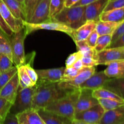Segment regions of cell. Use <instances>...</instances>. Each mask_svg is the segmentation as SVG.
I'll return each instance as SVG.
<instances>
[{"label": "cell", "instance_id": "42", "mask_svg": "<svg viewBox=\"0 0 124 124\" xmlns=\"http://www.w3.org/2000/svg\"><path fill=\"white\" fill-rule=\"evenodd\" d=\"M80 58H81V56L78 52L70 54L65 60V67H71L74 63Z\"/></svg>", "mask_w": 124, "mask_h": 124}, {"label": "cell", "instance_id": "17", "mask_svg": "<svg viewBox=\"0 0 124 124\" xmlns=\"http://www.w3.org/2000/svg\"><path fill=\"white\" fill-rule=\"evenodd\" d=\"M124 121V105L105 111L98 124H121Z\"/></svg>", "mask_w": 124, "mask_h": 124}, {"label": "cell", "instance_id": "19", "mask_svg": "<svg viewBox=\"0 0 124 124\" xmlns=\"http://www.w3.org/2000/svg\"><path fill=\"white\" fill-rule=\"evenodd\" d=\"M19 124H45L36 110L30 108L16 115Z\"/></svg>", "mask_w": 124, "mask_h": 124}, {"label": "cell", "instance_id": "52", "mask_svg": "<svg viewBox=\"0 0 124 124\" xmlns=\"http://www.w3.org/2000/svg\"><path fill=\"white\" fill-rule=\"evenodd\" d=\"M4 118H2V117H0V124H2V121H3Z\"/></svg>", "mask_w": 124, "mask_h": 124}, {"label": "cell", "instance_id": "2", "mask_svg": "<svg viewBox=\"0 0 124 124\" xmlns=\"http://www.w3.org/2000/svg\"><path fill=\"white\" fill-rule=\"evenodd\" d=\"M80 92V88L70 90L66 95L52 102L43 109L73 121L75 114V105Z\"/></svg>", "mask_w": 124, "mask_h": 124}, {"label": "cell", "instance_id": "36", "mask_svg": "<svg viewBox=\"0 0 124 124\" xmlns=\"http://www.w3.org/2000/svg\"><path fill=\"white\" fill-rule=\"evenodd\" d=\"M13 62L12 59L4 54H0V73L9 70L12 67Z\"/></svg>", "mask_w": 124, "mask_h": 124}, {"label": "cell", "instance_id": "54", "mask_svg": "<svg viewBox=\"0 0 124 124\" xmlns=\"http://www.w3.org/2000/svg\"><path fill=\"white\" fill-rule=\"evenodd\" d=\"M124 124V122H122V124Z\"/></svg>", "mask_w": 124, "mask_h": 124}, {"label": "cell", "instance_id": "40", "mask_svg": "<svg viewBox=\"0 0 124 124\" xmlns=\"http://www.w3.org/2000/svg\"><path fill=\"white\" fill-rule=\"evenodd\" d=\"M99 38V35H98V32L96 30H94L92 31L90 33V35L88 36V37L86 39L85 41L87 42V44L91 47L92 48H94L96 44L97 41Z\"/></svg>", "mask_w": 124, "mask_h": 124}, {"label": "cell", "instance_id": "39", "mask_svg": "<svg viewBox=\"0 0 124 124\" xmlns=\"http://www.w3.org/2000/svg\"><path fill=\"white\" fill-rule=\"evenodd\" d=\"M84 67H93L99 65L98 60L91 57H81Z\"/></svg>", "mask_w": 124, "mask_h": 124}, {"label": "cell", "instance_id": "5", "mask_svg": "<svg viewBox=\"0 0 124 124\" xmlns=\"http://www.w3.org/2000/svg\"><path fill=\"white\" fill-rule=\"evenodd\" d=\"M27 36L24 27L18 32L14 33L8 38L11 44L12 58L15 66L23 65L26 62V56L24 50V40Z\"/></svg>", "mask_w": 124, "mask_h": 124}, {"label": "cell", "instance_id": "6", "mask_svg": "<svg viewBox=\"0 0 124 124\" xmlns=\"http://www.w3.org/2000/svg\"><path fill=\"white\" fill-rule=\"evenodd\" d=\"M24 25L27 35L36 30H47L61 31L71 36L73 31V30L69 26L54 19H50L47 21L39 24H32V23L24 21Z\"/></svg>", "mask_w": 124, "mask_h": 124}, {"label": "cell", "instance_id": "14", "mask_svg": "<svg viewBox=\"0 0 124 124\" xmlns=\"http://www.w3.org/2000/svg\"><path fill=\"white\" fill-rule=\"evenodd\" d=\"M50 0H41L35 8L28 23L39 24L50 20Z\"/></svg>", "mask_w": 124, "mask_h": 124}, {"label": "cell", "instance_id": "47", "mask_svg": "<svg viewBox=\"0 0 124 124\" xmlns=\"http://www.w3.org/2000/svg\"><path fill=\"white\" fill-rule=\"evenodd\" d=\"M79 0H64V7L70 8L73 7L77 3Z\"/></svg>", "mask_w": 124, "mask_h": 124}, {"label": "cell", "instance_id": "32", "mask_svg": "<svg viewBox=\"0 0 124 124\" xmlns=\"http://www.w3.org/2000/svg\"><path fill=\"white\" fill-rule=\"evenodd\" d=\"M112 41V35H105L99 36L96 44L94 47L96 52H101L108 48Z\"/></svg>", "mask_w": 124, "mask_h": 124}, {"label": "cell", "instance_id": "49", "mask_svg": "<svg viewBox=\"0 0 124 124\" xmlns=\"http://www.w3.org/2000/svg\"><path fill=\"white\" fill-rule=\"evenodd\" d=\"M97 0H79L74 6H86Z\"/></svg>", "mask_w": 124, "mask_h": 124}, {"label": "cell", "instance_id": "16", "mask_svg": "<svg viewBox=\"0 0 124 124\" xmlns=\"http://www.w3.org/2000/svg\"><path fill=\"white\" fill-rule=\"evenodd\" d=\"M19 87L18 74H16L0 90V97L13 104Z\"/></svg>", "mask_w": 124, "mask_h": 124}, {"label": "cell", "instance_id": "23", "mask_svg": "<svg viewBox=\"0 0 124 124\" xmlns=\"http://www.w3.org/2000/svg\"><path fill=\"white\" fill-rule=\"evenodd\" d=\"M122 23L99 21L97 22L96 29L99 36L105 35H113Z\"/></svg>", "mask_w": 124, "mask_h": 124}, {"label": "cell", "instance_id": "8", "mask_svg": "<svg viewBox=\"0 0 124 124\" xmlns=\"http://www.w3.org/2000/svg\"><path fill=\"white\" fill-rule=\"evenodd\" d=\"M104 113V109L98 104L88 110L76 113L73 119L90 124H98Z\"/></svg>", "mask_w": 124, "mask_h": 124}, {"label": "cell", "instance_id": "37", "mask_svg": "<svg viewBox=\"0 0 124 124\" xmlns=\"http://www.w3.org/2000/svg\"><path fill=\"white\" fill-rule=\"evenodd\" d=\"M79 72V70H77L73 67H65L60 82H66L72 80L77 76Z\"/></svg>", "mask_w": 124, "mask_h": 124}, {"label": "cell", "instance_id": "35", "mask_svg": "<svg viewBox=\"0 0 124 124\" xmlns=\"http://www.w3.org/2000/svg\"><path fill=\"white\" fill-rule=\"evenodd\" d=\"M35 54V53H34L33 56H31L30 57V60L28 61V62H25V64H24V67H25V70H26L27 73V74L29 75V77L30 78V79H31V81H33V82L36 85L38 82V76L36 70H35V69L32 67V66H31V63L33 62V61Z\"/></svg>", "mask_w": 124, "mask_h": 124}, {"label": "cell", "instance_id": "46", "mask_svg": "<svg viewBox=\"0 0 124 124\" xmlns=\"http://www.w3.org/2000/svg\"><path fill=\"white\" fill-rule=\"evenodd\" d=\"M123 33H124V21L120 24L119 26L116 29V30L112 35V41L111 42L116 39L119 36H121Z\"/></svg>", "mask_w": 124, "mask_h": 124}, {"label": "cell", "instance_id": "53", "mask_svg": "<svg viewBox=\"0 0 124 124\" xmlns=\"http://www.w3.org/2000/svg\"><path fill=\"white\" fill-rule=\"evenodd\" d=\"M122 59H124V54H123V57H122Z\"/></svg>", "mask_w": 124, "mask_h": 124}, {"label": "cell", "instance_id": "3", "mask_svg": "<svg viewBox=\"0 0 124 124\" xmlns=\"http://www.w3.org/2000/svg\"><path fill=\"white\" fill-rule=\"evenodd\" d=\"M85 6H73L64 7L62 10L52 19L63 23L73 30H76L86 23L85 16Z\"/></svg>", "mask_w": 124, "mask_h": 124}, {"label": "cell", "instance_id": "18", "mask_svg": "<svg viewBox=\"0 0 124 124\" xmlns=\"http://www.w3.org/2000/svg\"><path fill=\"white\" fill-rule=\"evenodd\" d=\"M97 22L94 21H87L85 24L76 30H73L71 36L74 42L85 41L91 33L96 29Z\"/></svg>", "mask_w": 124, "mask_h": 124}, {"label": "cell", "instance_id": "20", "mask_svg": "<svg viewBox=\"0 0 124 124\" xmlns=\"http://www.w3.org/2000/svg\"><path fill=\"white\" fill-rule=\"evenodd\" d=\"M45 124H70L72 120L41 108L37 110Z\"/></svg>", "mask_w": 124, "mask_h": 124}, {"label": "cell", "instance_id": "50", "mask_svg": "<svg viewBox=\"0 0 124 124\" xmlns=\"http://www.w3.org/2000/svg\"><path fill=\"white\" fill-rule=\"evenodd\" d=\"M90 124L86 123V122H82V121H77V120L73 119L72 121H71V124Z\"/></svg>", "mask_w": 124, "mask_h": 124}, {"label": "cell", "instance_id": "10", "mask_svg": "<svg viewBox=\"0 0 124 124\" xmlns=\"http://www.w3.org/2000/svg\"><path fill=\"white\" fill-rule=\"evenodd\" d=\"M65 67L36 70L38 76L37 82L58 83L61 80Z\"/></svg>", "mask_w": 124, "mask_h": 124}, {"label": "cell", "instance_id": "41", "mask_svg": "<svg viewBox=\"0 0 124 124\" xmlns=\"http://www.w3.org/2000/svg\"><path fill=\"white\" fill-rule=\"evenodd\" d=\"M124 7V0H110L104 11Z\"/></svg>", "mask_w": 124, "mask_h": 124}, {"label": "cell", "instance_id": "7", "mask_svg": "<svg viewBox=\"0 0 124 124\" xmlns=\"http://www.w3.org/2000/svg\"><path fill=\"white\" fill-rule=\"evenodd\" d=\"M95 71V67H84L82 70H80L77 76L72 80L66 82H59L58 83V85L59 88L67 90L79 88L80 86Z\"/></svg>", "mask_w": 124, "mask_h": 124}, {"label": "cell", "instance_id": "25", "mask_svg": "<svg viewBox=\"0 0 124 124\" xmlns=\"http://www.w3.org/2000/svg\"><path fill=\"white\" fill-rule=\"evenodd\" d=\"M104 87L113 92L124 100V78H110Z\"/></svg>", "mask_w": 124, "mask_h": 124}, {"label": "cell", "instance_id": "45", "mask_svg": "<svg viewBox=\"0 0 124 124\" xmlns=\"http://www.w3.org/2000/svg\"><path fill=\"white\" fill-rule=\"evenodd\" d=\"M0 29L7 35L8 37H10L13 35L14 33L12 31L10 28L7 25V24L5 23L4 19H2L1 14H0Z\"/></svg>", "mask_w": 124, "mask_h": 124}, {"label": "cell", "instance_id": "48", "mask_svg": "<svg viewBox=\"0 0 124 124\" xmlns=\"http://www.w3.org/2000/svg\"><path fill=\"white\" fill-rule=\"evenodd\" d=\"M71 67H73V68H75V69H76L77 70H79L80 71L81 70H82V69L84 68L83 64H82V60H81V58H79L76 62L73 64V65H72Z\"/></svg>", "mask_w": 124, "mask_h": 124}, {"label": "cell", "instance_id": "12", "mask_svg": "<svg viewBox=\"0 0 124 124\" xmlns=\"http://www.w3.org/2000/svg\"><path fill=\"white\" fill-rule=\"evenodd\" d=\"M124 48H107L97 53L99 65H108L111 62L122 59Z\"/></svg>", "mask_w": 124, "mask_h": 124}, {"label": "cell", "instance_id": "24", "mask_svg": "<svg viewBox=\"0 0 124 124\" xmlns=\"http://www.w3.org/2000/svg\"><path fill=\"white\" fill-rule=\"evenodd\" d=\"M15 18L25 21L24 6L16 0H2Z\"/></svg>", "mask_w": 124, "mask_h": 124}, {"label": "cell", "instance_id": "30", "mask_svg": "<svg viewBox=\"0 0 124 124\" xmlns=\"http://www.w3.org/2000/svg\"><path fill=\"white\" fill-rule=\"evenodd\" d=\"M98 100L99 104L102 107L105 111L116 108L124 105V101L113 99H99Z\"/></svg>", "mask_w": 124, "mask_h": 124}, {"label": "cell", "instance_id": "13", "mask_svg": "<svg viewBox=\"0 0 124 124\" xmlns=\"http://www.w3.org/2000/svg\"><path fill=\"white\" fill-rule=\"evenodd\" d=\"M110 0H97L85 6V16L87 21H99L101 15L102 13Z\"/></svg>", "mask_w": 124, "mask_h": 124}, {"label": "cell", "instance_id": "29", "mask_svg": "<svg viewBox=\"0 0 124 124\" xmlns=\"http://www.w3.org/2000/svg\"><path fill=\"white\" fill-rule=\"evenodd\" d=\"M0 54H6L13 60L10 41L8 36L1 29H0Z\"/></svg>", "mask_w": 124, "mask_h": 124}, {"label": "cell", "instance_id": "31", "mask_svg": "<svg viewBox=\"0 0 124 124\" xmlns=\"http://www.w3.org/2000/svg\"><path fill=\"white\" fill-rule=\"evenodd\" d=\"M41 1V0H24L23 6L25 12V21H29L35 8Z\"/></svg>", "mask_w": 124, "mask_h": 124}, {"label": "cell", "instance_id": "27", "mask_svg": "<svg viewBox=\"0 0 124 124\" xmlns=\"http://www.w3.org/2000/svg\"><path fill=\"white\" fill-rule=\"evenodd\" d=\"M78 52L81 54V57H91L96 59L97 52L94 48L90 47L85 41L75 42Z\"/></svg>", "mask_w": 124, "mask_h": 124}, {"label": "cell", "instance_id": "11", "mask_svg": "<svg viewBox=\"0 0 124 124\" xmlns=\"http://www.w3.org/2000/svg\"><path fill=\"white\" fill-rule=\"evenodd\" d=\"M0 14L13 33L18 32L24 27V21L15 18L2 0H0Z\"/></svg>", "mask_w": 124, "mask_h": 124}, {"label": "cell", "instance_id": "51", "mask_svg": "<svg viewBox=\"0 0 124 124\" xmlns=\"http://www.w3.org/2000/svg\"><path fill=\"white\" fill-rule=\"evenodd\" d=\"M16 1H18V2H19L20 3H21L23 5V3H24V0H16Z\"/></svg>", "mask_w": 124, "mask_h": 124}, {"label": "cell", "instance_id": "22", "mask_svg": "<svg viewBox=\"0 0 124 124\" xmlns=\"http://www.w3.org/2000/svg\"><path fill=\"white\" fill-rule=\"evenodd\" d=\"M99 21L122 23L124 21V7L104 11L101 15Z\"/></svg>", "mask_w": 124, "mask_h": 124}, {"label": "cell", "instance_id": "44", "mask_svg": "<svg viewBox=\"0 0 124 124\" xmlns=\"http://www.w3.org/2000/svg\"><path fill=\"white\" fill-rule=\"evenodd\" d=\"M2 124H19L16 115H15L10 112L8 113V114L4 119Z\"/></svg>", "mask_w": 124, "mask_h": 124}, {"label": "cell", "instance_id": "21", "mask_svg": "<svg viewBox=\"0 0 124 124\" xmlns=\"http://www.w3.org/2000/svg\"><path fill=\"white\" fill-rule=\"evenodd\" d=\"M104 70L105 75L110 78H124V59L111 62Z\"/></svg>", "mask_w": 124, "mask_h": 124}, {"label": "cell", "instance_id": "26", "mask_svg": "<svg viewBox=\"0 0 124 124\" xmlns=\"http://www.w3.org/2000/svg\"><path fill=\"white\" fill-rule=\"evenodd\" d=\"M17 74L19 79V87L22 88L32 87L35 85L25 70L24 64L17 66Z\"/></svg>", "mask_w": 124, "mask_h": 124}, {"label": "cell", "instance_id": "33", "mask_svg": "<svg viewBox=\"0 0 124 124\" xmlns=\"http://www.w3.org/2000/svg\"><path fill=\"white\" fill-rule=\"evenodd\" d=\"M64 8V0H50V19H52Z\"/></svg>", "mask_w": 124, "mask_h": 124}, {"label": "cell", "instance_id": "4", "mask_svg": "<svg viewBox=\"0 0 124 124\" xmlns=\"http://www.w3.org/2000/svg\"><path fill=\"white\" fill-rule=\"evenodd\" d=\"M36 91V85L32 87L22 88L19 87L15 99L9 112L15 115L32 108L33 98Z\"/></svg>", "mask_w": 124, "mask_h": 124}, {"label": "cell", "instance_id": "9", "mask_svg": "<svg viewBox=\"0 0 124 124\" xmlns=\"http://www.w3.org/2000/svg\"><path fill=\"white\" fill-rule=\"evenodd\" d=\"M92 91L86 88H81L79 96L75 105V114L88 110L99 104L98 99L92 95Z\"/></svg>", "mask_w": 124, "mask_h": 124}, {"label": "cell", "instance_id": "38", "mask_svg": "<svg viewBox=\"0 0 124 124\" xmlns=\"http://www.w3.org/2000/svg\"><path fill=\"white\" fill-rule=\"evenodd\" d=\"M12 104L6 99L0 97V117L4 119L9 113Z\"/></svg>", "mask_w": 124, "mask_h": 124}, {"label": "cell", "instance_id": "43", "mask_svg": "<svg viewBox=\"0 0 124 124\" xmlns=\"http://www.w3.org/2000/svg\"><path fill=\"white\" fill-rule=\"evenodd\" d=\"M108 48H124V33L111 42Z\"/></svg>", "mask_w": 124, "mask_h": 124}, {"label": "cell", "instance_id": "34", "mask_svg": "<svg viewBox=\"0 0 124 124\" xmlns=\"http://www.w3.org/2000/svg\"><path fill=\"white\" fill-rule=\"evenodd\" d=\"M17 73V67H12L9 70L0 73V90Z\"/></svg>", "mask_w": 124, "mask_h": 124}, {"label": "cell", "instance_id": "28", "mask_svg": "<svg viewBox=\"0 0 124 124\" xmlns=\"http://www.w3.org/2000/svg\"><path fill=\"white\" fill-rule=\"evenodd\" d=\"M92 95L94 98L97 99H113L119 101H124L113 92L105 88V87L93 90L92 91Z\"/></svg>", "mask_w": 124, "mask_h": 124}, {"label": "cell", "instance_id": "1", "mask_svg": "<svg viewBox=\"0 0 124 124\" xmlns=\"http://www.w3.org/2000/svg\"><path fill=\"white\" fill-rule=\"evenodd\" d=\"M33 98L32 108H44L53 102L66 95L69 90L59 88L58 83L37 82Z\"/></svg>", "mask_w": 124, "mask_h": 124}, {"label": "cell", "instance_id": "15", "mask_svg": "<svg viewBox=\"0 0 124 124\" xmlns=\"http://www.w3.org/2000/svg\"><path fill=\"white\" fill-rule=\"evenodd\" d=\"M110 78L108 77L104 71L94 72L90 77L87 79L81 86L79 88H86L91 90L99 89L102 88L105 86V84L110 79Z\"/></svg>", "mask_w": 124, "mask_h": 124}]
</instances>
